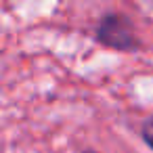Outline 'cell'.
<instances>
[{
  "label": "cell",
  "instance_id": "3",
  "mask_svg": "<svg viewBox=\"0 0 153 153\" xmlns=\"http://www.w3.org/2000/svg\"><path fill=\"white\" fill-rule=\"evenodd\" d=\"M86 153H94V151H86Z\"/></svg>",
  "mask_w": 153,
  "mask_h": 153
},
{
  "label": "cell",
  "instance_id": "1",
  "mask_svg": "<svg viewBox=\"0 0 153 153\" xmlns=\"http://www.w3.org/2000/svg\"><path fill=\"white\" fill-rule=\"evenodd\" d=\"M97 38H99V42H103L105 46H111V48H120V51L136 48L132 25L122 15H107L97 30Z\"/></svg>",
  "mask_w": 153,
  "mask_h": 153
},
{
  "label": "cell",
  "instance_id": "2",
  "mask_svg": "<svg viewBox=\"0 0 153 153\" xmlns=\"http://www.w3.org/2000/svg\"><path fill=\"white\" fill-rule=\"evenodd\" d=\"M143 138H145V143L153 149V120H149V122L143 126Z\"/></svg>",
  "mask_w": 153,
  "mask_h": 153
}]
</instances>
